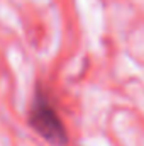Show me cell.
Here are the masks:
<instances>
[{
	"label": "cell",
	"instance_id": "obj_1",
	"mask_svg": "<svg viewBox=\"0 0 144 146\" xmlns=\"http://www.w3.org/2000/svg\"><path fill=\"white\" fill-rule=\"evenodd\" d=\"M29 124L41 138L56 146H65L68 141L66 127L49 99L48 92L41 87L36 88L31 110H29Z\"/></svg>",
	"mask_w": 144,
	"mask_h": 146
}]
</instances>
